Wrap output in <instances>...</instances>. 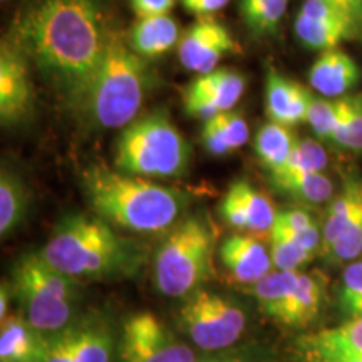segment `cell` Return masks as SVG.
<instances>
[{"instance_id": "bcb514c9", "label": "cell", "mask_w": 362, "mask_h": 362, "mask_svg": "<svg viewBox=\"0 0 362 362\" xmlns=\"http://www.w3.org/2000/svg\"><path fill=\"white\" fill-rule=\"evenodd\" d=\"M2 2H6V0H2Z\"/></svg>"}, {"instance_id": "e575fe53", "label": "cell", "mask_w": 362, "mask_h": 362, "mask_svg": "<svg viewBox=\"0 0 362 362\" xmlns=\"http://www.w3.org/2000/svg\"><path fill=\"white\" fill-rule=\"evenodd\" d=\"M317 225L309 211L304 208H288V210L277 211V218L272 228L285 230V232H302Z\"/></svg>"}, {"instance_id": "3957f363", "label": "cell", "mask_w": 362, "mask_h": 362, "mask_svg": "<svg viewBox=\"0 0 362 362\" xmlns=\"http://www.w3.org/2000/svg\"><path fill=\"white\" fill-rule=\"evenodd\" d=\"M83 188L94 214L107 223L136 233L170 228L185 206V198L175 189L103 165L84 170Z\"/></svg>"}, {"instance_id": "4316f807", "label": "cell", "mask_w": 362, "mask_h": 362, "mask_svg": "<svg viewBox=\"0 0 362 362\" xmlns=\"http://www.w3.org/2000/svg\"><path fill=\"white\" fill-rule=\"evenodd\" d=\"M272 181L279 189L288 193L298 202L320 205L330 200L334 193V185L324 173H292L279 171L270 175Z\"/></svg>"}, {"instance_id": "30bf717a", "label": "cell", "mask_w": 362, "mask_h": 362, "mask_svg": "<svg viewBox=\"0 0 362 362\" xmlns=\"http://www.w3.org/2000/svg\"><path fill=\"white\" fill-rule=\"evenodd\" d=\"M119 357L121 362H198L192 347L178 341L151 312L124 320Z\"/></svg>"}, {"instance_id": "8fae6325", "label": "cell", "mask_w": 362, "mask_h": 362, "mask_svg": "<svg viewBox=\"0 0 362 362\" xmlns=\"http://www.w3.org/2000/svg\"><path fill=\"white\" fill-rule=\"evenodd\" d=\"M34 84L30 61L12 39L0 47V119L4 126L21 124L33 112Z\"/></svg>"}, {"instance_id": "7c38bea8", "label": "cell", "mask_w": 362, "mask_h": 362, "mask_svg": "<svg viewBox=\"0 0 362 362\" xmlns=\"http://www.w3.org/2000/svg\"><path fill=\"white\" fill-rule=\"evenodd\" d=\"M238 51L230 30L211 17H202L189 25L178 44L180 62L198 74L215 71L221 59Z\"/></svg>"}, {"instance_id": "9a60e30c", "label": "cell", "mask_w": 362, "mask_h": 362, "mask_svg": "<svg viewBox=\"0 0 362 362\" xmlns=\"http://www.w3.org/2000/svg\"><path fill=\"white\" fill-rule=\"evenodd\" d=\"M218 255L232 279L247 285H255L274 265L269 248L253 235H230L221 243Z\"/></svg>"}, {"instance_id": "7a4b0ae2", "label": "cell", "mask_w": 362, "mask_h": 362, "mask_svg": "<svg viewBox=\"0 0 362 362\" xmlns=\"http://www.w3.org/2000/svg\"><path fill=\"white\" fill-rule=\"evenodd\" d=\"M39 253L76 280L133 277L146 259L141 248L117 235L111 223L88 214L61 218Z\"/></svg>"}, {"instance_id": "52a82bcc", "label": "cell", "mask_w": 362, "mask_h": 362, "mask_svg": "<svg viewBox=\"0 0 362 362\" xmlns=\"http://www.w3.org/2000/svg\"><path fill=\"white\" fill-rule=\"evenodd\" d=\"M215 235L205 220L189 216L158 247L153 277L163 296L185 297L215 275Z\"/></svg>"}, {"instance_id": "60d3db41", "label": "cell", "mask_w": 362, "mask_h": 362, "mask_svg": "<svg viewBox=\"0 0 362 362\" xmlns=\"http://www.w3.org/2000/svg\"><path fill=\"white\" fill-rule=\"evenodd\" d=\"M304 362H362V357L337 356V354H317V352L300 351Z\"/></svg>"}, {"instance_id": "ffe728a7", "label": "cell", "mask_w": 362, "mask_h": 362, "mask_svg": "<svg viewBox=\"0 0 362 362\" xmlns=\"http://www.w3.org/2000/svg\"><path fill=\"white\" fill-rule=\"evenodd\" d=\"M325 277L319 272L300 274L296 291L285 304L277 322L287 327H304L322 310L325 300Z\"/></svg>"}, {"instance_id": "f1b7e54d", "label": "cell", "mask_w": 362, "mask_h": 362, "mask_svg": "<svg viewBox=\"0 0 362 362\" xmlns=\"http://www.w3.org/2000/svg\"><path fill=\"white\" fill-rule=\"evenodd\" d=\"M349 98H312L309 112H307L305 123H309L312 131L319 136L320 139L332 141L334 131H336L339 121L347 107Z\"/></svg>"}, {"instance_id": "f6af8a7d", "label": "cell", "mask_w": 362, "mask_h": 362, "mask_svg": "<svg viewBox=\"0 0 362 362\" xmlns=\"http://www.w3.org/2000/svg\"><path fill=\"white\" fill-rule=\"evenodd\" d=\"M228 362H240V361H235V359H228Z\"/></svg>"}, {"instance_id": "9c48e42d", "label": "cell", "mask_w": 362, "mask_h": 362, "mask_svg": "<svg viewBox=\"0 0 362 362\" xmlns=\"http://www.w3.org/2000/svg\"><path fill=\"white\" fill-rule=\"evenodd\" d=\"M115 346L110 320L99 312H89L49 334L40 362H111Z\"/></svg>"}, {"instance_id": "4fadbf2b", "label": "cell", "mask_w": 362, "mask_h": 362, "mask_svg": "<svg viewBox=\"0 0 362 362\" xmlns=\"http://www.w3.org/2000/svg\"><path fill=\"white\" fill-rule=\"evenodd\" d=\"M296 34L305 47L320 52L357 37L351 22L327 0H305L302 4L296 19Z\"/></svg>"}, {"instance_id": "7402d4cb", "label": "cell", "mask_w": 362, "mask_h": 362, "mask_svg": "<svg viewBox=\"0 0 362 362\" xmlns=\"http://www.w3.org/2000/svg\"><path fill=\"white\" fill-rule=\"evenodd\" d=\"M298 351L362 357V317L300 339Z\"/></svg>"}, {"instance_id": "d590c367", "label": "cell", "mask_w": 362, "mask_h": 362, "mask_svg": "<svg viewBox=\"0 0 362 362\" xmlns=\"http://www.w3.org/2000/svg\"><path fill=\"white\" fill-rule=\"evenodd\" d=\"M202 141H203V146L206 148V151L214 156H225L233 151L232 146H230V143L226 141L223 131L220 129V126L216 124L214 117L205 121V124H203Z\"/></svg>"}, {"instance_id": "83f0119b", "label": "cell", "mask_w": 362, "mask_h": 362, "mask_svg": "<svg viewBox=\"0 0 362 362\" xmlns=\"http://www.w3.org/2000/svg\"><path fill=\"white\" fill-rule=\"evenodd\" d=\"M287 6L288 0H240V16L247 29L262 37L277 33Z\"/></svg>"}, {"instance_id": "836d02e7", "label": "cell", "mask_w": 362, "mask_h": 362, "mask_svg": "<svg viewBox=\"0 0 362 362\" xmlns=\"http://www.w3.org/2000/svg\"><path fill=\"white\" fill-rule=\"evenodd\" d=\"M214 119L220 126V129L223 131L226 141L230 143L233 151L242 148L248 141V126L242 115L233 111H225L221 115L215 116Z\"/></svg>"}, {"instance_id": "d6986e66", "label": "cell", "mask_w": 362, "mask_h": 362, "mask_svg": "<svg viewBox=\"0 0 362 362\" xmlns=\"http://www.w3.org/2000/svg\"><path fill=\"white\" fill-rule=\"evenodd\" d=\"M180 40V27L170 13L138 17L128 35L129 47L143 59L165 56Z\"/></svg>"}, {"instance_id": "44dd1931", "label": "cell", "mask_w": 362, "mask_h": 362, "mask_svg": "<svg viewBox=\"0 0 362 362\" xmlns=\"http://www.w3.org/2000/svg\"><path fill=\"white\" fill-rule=\"evenodd\" d=\"M243 90H245V78L242 74L230 69H215L198 76L185 93L206 99L221 112H225L233 110Z\"/></svg>"}, {"instance_id": "603a6c76", "label": "cell", "mask_w": 362, "mask_h": 362, "mask_svg": "<svg viewBox=\"0 0 362 362\" xmlns=\"http://www.w3.org/2000/svg\"><path fill=\"white\" fill-rule=\"evenodd\" d=\"M30 194L16 171L4 166L0 173V235L8 237L24 223L29 211Z\"/></svg>"}, {"instance_id": "ee69618b", "label": "cell", "mask_w": 362, "mask_h": 362, "mask_svg": "<svg viewBox=\"0 0 362 362\" xmlns=\"http://www.w3.org/2000/svg\"><path fill=\"white\" fill-rule=\"evenodd\" d=\"M198 362H228V359H214V357H210V359H202Z\"/></svg>"}, {"instance_id": "1f68e13d", "label": "cell", "mask_w": 362, "mask_h": 362, "mask_svg": "<svg viewBox=\"0 0 362 362\" xmlns=\"http://www.w3.org/2000/svg\"><path fill=\"white\" fill-rule=\"evenodd\" d=\"M325 166H327V155H325L324 148L319 143L312 141V139H297L296 148H293L287 165L280 171H292V173H322Z\"/></svg>"}, {"instance_id": "d6a6232c", "label": "cell", "mask_w": 362, "mask_h": 362, "mask_svg": "<svg viewBox=\"0 0 362 362\" xmlns=\"http://www.w3.org/2000/svg\"><path fill=\"white\" fill-rule=\"evenodd\" d=\"M314 257V253L292 240L270 233V259L275 270H298Z\"/></svg>"}, {"instance_id": "ba28073f", "label": "cell", "mask_w": 362, "mask_h": 362, "mask_svg": "<svg viewBox=\"0 0 362 362\" xmlns=\"http://www.w3.org/2000/svg\"><path fill=\"white\" fill-rule=\"evenodd\" d=\"M180 324L197 347L220 351L233 346L245 330V314L228 298L197 291L180 310Z\"/></svg>"}, {"instance_id": "277c9868", "label": "cell", "mask_w": 362, "mask_h": 362, "mask_svg": "<svg viewBox=\"0 0 362 362\" xmlns=\"http://www.w3.org/2000/svg\"><path fill=\"white\" fill-rule=\"evenodd\" d=\"M149 81L151 74L146 61L129 47L128 40L111 30L101 66L81 107L101 128H124L141 110Z\"/></svg>"}, {"instance_id": "8d00e7d4", "label": "cell", "mask_w": 362, "mask_h": 362, "mask_svg": "<svg viewBox=\"0 0 362 362\" xmlns=\"http://www.w3.org/2000/svg\"><path fill=\"white\" fill-rule=\"evenodd\" d=\"M185 110L192 117H197V119H203L208 121L211 117L221 115V111L215 104H211L206 99L198 98V96H192V94L185 93Z\"/></svg>"}, {"instance_id": "e0dca14e", "label": "cell", "mask_w": 362, "mask_h": 362, "mask_svg": "<svg viewBox=\"0 0 362 362\" xmlns=\"http://www.w3.org/2000/svg\"><path fill=\"white\" fill-rule=\"evenodd\" d=\"M361 79L357 62L342 49L320 52L309 71V84L320 96L337 99L354 88Z\"/></svg>"}, {"instance_id": "5bb4252c", "label": "cell", "mask_w": 362, "mask_h": 362, "mask_svg": "<svg viewBox=\"0 0 362 362\" xmlns=\"http://www.w3.org/2000/svg\"><path fill=\"white\" fill-rule=\"evenodd\" d=\"M220 214L233 228L253 233H270L277 218V211L269 198L245 180L233 181L221 200Z\"/></svg>"}, {"instance_id": "4dcf8cb0", "label": "cell", "mask_w": 362, "mask_h": 362, "mask_svg": "<svg viewBox=\"0 0 362 362\" xmlns=\"http://www.w3.org/2000/svg\"><path fill=\"white\" fill-rule=\"evenodd\" d=\"M339 309L349 320L362 317V262H352L344 270L339 288Z\"/></svg>"}, {"instance_id": "8992f818", "label": "cell", "mask_w": 362, "mask_h": 362, "mask_svg": "<svg viewBox=\"0 0 362 362\" xmlns=\"http://www.w3.org/2000/svg\"><path fill=\"white\" fill-rule=\"evenodd\" d=\"M116 168L144 178L187 173L189 144L165 111H153L124 126L116 141Z\"/></svg>"}, {"instance_id": "b9f144b4", "label": "cell", "mask_w": 362, "mask_h": 362, "mask_svg": "<svg viewBox=\"0 0 362 362\" xmlns=\"http://www.w3.org/2000/svg\"><path fill=\"white\" fill-rule=\"evenodd\" d=\"M13 297L12 293V285L11 280H4L2 282V288H0V320L7 319L8 315V302Z\"/></svg>"}, {"instance_id": "f546056e", "label": "cell", "mask_w": 362, "mask_h": 362, "mask_svg": "<svg viewBox=\"0 0 362 362\" xmlns=\"http://www.w3.org/2000/svg\"><path fill=\"white\" fill-rule=\"evenodd\" d=\"M332 141L352 151H362V98H349Z\"/></svg>"}, {"instance_id": "2e32d148", "label": "cell", "mask_w": 362, "mask_h": 362, "mask_svg": "<svg viewBox=\"0 0 362 362\" xmlns=\"http://www.w3.org/2000/svg\"><path fill=\"white\" fill-rule=\"evenodd\" d=\"M314 94L296 81L270 69L265 81V111L270 121L284 126L304 123Z\"/></svg>"}, {"instance_id": "ac0fdd59", "label": "cell", "mask_w": 362, "mask_h": 362, "mask_svg": "<svg viewBox=\"0 0 362 362\" xmlns=\"http://www.w3.org/2000/svg\"><path fill=\"white\" fill-rule=\"evenodd\" d=\"M47 337L22 314L8 315L0 320V362H40Z\"/></svg>"}, {"instance_id": "7bdbcfd3", "label": "cell", "mask_w": 362, "mask_h": 362, "mask_svg": "<svg viewBox=\"0 0 362 362\" xmlns=\"http://www.w3.org/2000/svg\"><path fill=\"white\" fill-rule=\"evenodd\" d=\"M354 4H356L357 12H359V19L362 22V0H354Z\"/></svg>"}, {"instance_id": "74e56055", "label": "cell", "mask_w": 362, "mask_h": 362, "mask_svg": "<svg viewBox=\"0 0 362 362\" xmlns=\"http://www.w3.org/2000/svg\"><path fill=\"white\" fill-rule=\"evenodd\" d=\"M176 0H129L131 7L138 17L163 16L170 13Z\"/></svg>"}, {"instance_id": "f35d334b", "label": "cell", "mask_w": 362, "mask_h": 362, "mask_svg": "<svg viewBox=\"0 0 362 362\" xmlns=\"http://www.w3.org/2000/svg\"><path fill=\"white\" fill-rule=\"evenodd\" d=\"M230 0H181L185 11L193 13V16L211 17L215 12L223 8Z\"/></svg>"}, {"instance_id": "484cf974", "label": "cell", "mask_w": 362, "mask_h": 362, "mask_svg": "<svg viewBox=\"0 0 362 362\" xmlns=\"http://www.w3.org/2000/svg\"><path fill=\"white\" fill-rule=\"evenodd\" d=\"M298 277V270H272L269 275L259 280L253 285V297L259 302L260 310L277 320L292 292L296 291Z\"/></svg>"}, {"instance_id": "cb8c5ba5", "label": "cell", "mask_w": 362, "mask_h": 362, "mask_svg": "<svg viewBox=\"0 0 362 362\" xmlns=\"http://www.w3.org/2000/svg\"><path fill=\"white\" fill-rule=\"evenodd\" d=\"M362 218V183L349 181L342 193L330 203L322 226V250L332 245L346 228Z\"/></svg>"}, {"instance_id": "5b68a950", "label": "cell", "mask_w": 362, "mask_h": 362, "mask_svg": "<svg viewBox=\"0 0 362 362\" xmlns=\"http://www.w3.org/2000/svg\"><path fill=\"white\" fill-rule=\"evenodd\" d=\"M11 285L19 314L40 332H57L78 317V280L54 269L39 252L17 260Z\"/></svg>"}, {"instance_id": "ab89813d", "label": "cell", "mask_w": 362, "mask_h": 362, "mask_svg": "<svg viewBox=\"0 0 362 362\" xmlns=\"http://www.w3.org/2000/svg\"><path fill=\"white\" fill-rule=\"evenodd\" d=\"M327 2L332 4V6L351 22L352 29H354L357 37L362 35V22L359 19V12H357L354 0H327Z\"/></svg>"}, {"instance_id": "d4e9b609", "label": "cell", "mask_w": 362, "mask_h": 362, "mask_svg": "<svg viewBox=\"0 0 362 362\" xmlns=\"http://www.w3.org/2000/svg\"><path fill=\"white\" fill-rule=\"evenodd\" d=\"M297 138L293 136L288 126L280 123H267L259 129L255 136V148L257 156L262 161V165L272 173H277L287 165L293 148H296Z\"/></svg>"}, {"instance_id": "6da1fadb", "label": "cell", "mask_w": 362, "mask_h": 362, "mask_svg": "<svg viewBox=\"0 0 362 362\" xmlns=\"http://www.w3.org/2000/svg\"><path fill=\"white\" fill-rule=\"evenodd\" d=\"M111 30L103 0H33L11 39L52 88L81 106Z\"/></svg>"}]
</instances>
